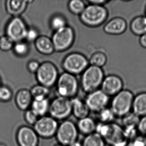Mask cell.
<instances>
[{
	"label": "cell",
	"mask_w": 146,
	"mask_h": 146,
	"mask_svg": "<svg viewBox=\"0 0 146 146\" xmlns=\"http://www.w3.org/2000/svg\"><path fill=\"white\" fill-rule=\"evenodd\" d=\"M51 29L54 31L59 30L67 26L66 19L63 15L56 14L51 18L50 21Z\"/></svg>",
	"instance_id": "cell-27"
},
{
	"label": "cell",
	"mask_w": 146,
	"mask_h": 146,
	"mask_svg": "<svg viewBox=\"0 0 146 146\" xmlns=\"http://www.w3.org/2000/svg\"><path fill=\"white\" fill-rule=\"evenodd\" d=\"M17 140L19 146H39V137L33 128L24 125L18 130Z\"/></svg>",
	"instance_id": "cell-14"
},
{
	"label": "cell",
	"mask_w": 146,
	"mask_h": 146,
	"mask_svg": "<svg viewBox=\"0 0 146 146\" xmlns=\"http://www.w3.org/2000/svg\"><path fill=\"white\" fill-rule=\"evenodd\" d=\"M13 50L17 56L24 57L29 54L30 51L29 46L25 40L15 42Z\"/></svg>",
	"instance_id": "cell-29"
},
{
	"label": "cell",
	"mask_w": 146,
	"mask_h": 146,
	"mask_svg": "<svg viewBox=\"0 0 146 146\" xmlns=\"http://www.w3.org/2000/svg\"><path fill=\"white\" fill-rule=\"evenodd\" d=\"M107 57L104 53L97 52L91 55L89 62L90 65L102 68L106 64Z\"/></svg>",
	"instance_id": "cell-28"
},
{
	"label": "cell",
	"mask_w": 146,
	"mask_h": 146,
	"mask_svg": "<svg viewBox=\"0 0 146 146\" xmlns=\"http://www.w3.org/2000/svg\"><path fill=\"white\" fill-rule=\"evenodd\" d=\"M145 17H146V9H145Z\"/></svg>",
	"instance_id": "cell-45"
},
{
	"label": "cell",
	"mask_w": 146,
	"mask_h": 146,
	"mask_svg": "<svg viewBox=\"0 0 146 146\" xmlns=\"http://www.w3.org/2000/svg\"><path fill=\"white\" fill-rule=\"evenodd\" d=\"M30 2L23 0H8L5 4L7 11L13 17H19L25 11Z\"/></svg>",
	"instance_id": "cell-19"
},
{
	"label": "cell",
	"mask_w": 146,
	"mask_h": 146,
	"mask_svg": "<svg viewBox=\"0 0 146 146\" xmlns=\"http://www.w3.org/2000/svg\"><path fill=\"white\" fill-rule=\"evenodd\" d=\"M137 129L141 135L146 136V115L140 118Z\"/></svg>",
	"instance_id": "cell-39"
},
{
	"label": "cell",
	"mask_w": 146,
	"mask_h": 146,
	"mask_svg": "<svg viewBox=\"0 0 146 146\" xmlns=\"http://www.w3.org/2000/svg\"><path fill=\"white\" fill-rule=\"evenodd\" d=\"M131 31L134 35L141 36L146 33V17L138 16L135 17L130 23Z\"/></svg>",
	"instance_id": "cell-25"
},
{
	"label": "cell",
	"mask_w": 146,
	"mask_h": 146,
	"mask_svg": "<svg viewBox=\"0 0 146 146\" xmlns=\"http://www.w3.org/2000/svg\"><path fill=\"white\" fill-rule=\"evenodd\" d=\"M126 21L121 17H115L109 20L104 27V31L106 34L110 35H121L127 29Z\"/></svg>",
	"instance_id": "cell-17"
},
{
	"label": "cell",
	"mask_w": 146,
	"mask_h": 146,
	"mask_svg": "<svg viewBox=\"0 0 146 146\" xmlns=\"http://www.w3.org/2000/svg\"><path fill=\"white\" fill-rule=\"evenodd\" d=\"M26 24L20 17H13L6 27V35L13 42L25 40L28 30Z\"/></svg>",
	"instance_id": "cell-12"
},
{
	"label": "cell",
	"mask_w": 146,
	"mask_h": 146,
	"mask_svg": "<svg viewBox=\"0 0 146 146\" xmlns=\"http://www.w3.org/2000/svg\"><path fill=\"white\" fill-rule=\"evenodd\" d=\"M36 49L41 54H52L55 51L52 39L46 36H40L35 42Z\"/></svg>",
	"instance_id": "cell-20"
},
{
	"label": "cell",
	"mask_w": 146,
	"mask_h": 146,
	"mask_svg": "<svg viewBox=\"0 0 146 146\" xmlns=\"http://www.w3.org/2000/svg\"><path fill=\"white\" fill-rule=\"evenodd\" d=\"M69 146H82V143H81L77 141L73 143H72Z\"/></svg>",
	"instance_id": "cell-42"
},
{
	"label": "cell",
	"mask_w": 146,
	"mask_h": 146,
	"mask_svg": "<svg viewBox=\"0 0 146 146\" xmlns=\"http://www.w3.org/2000/svg\"><path fill=\"white\" fill-rule=\"evenodd\" d=\"M76 125L78 132L86 136L96 132V123L94 120L89 116L78 119Z\"/></svg>",
	"instance_id": "cell-24"
},
{
	"label": "cell",
	"mask_w": 146,
	"mask_h": 146,
	"mask_svg": "<svg viewBox=\"0 0 146 146\" xmlns=\"http://www.w3.org/2000/svg\"><path fill=\"white\" fill-rule=\"evenodd\" d=\"M33 100L30 90L22 89L18 91L15 97V102L19 109L26 111L30 109Z\"/></svg>",
	"instance_id": "cell-18"
},
{
	"label": "cell",
	"mask_w": 146,
	"mask_h": 146,
	"mask_svg": "<svg viewBox=\"0 0 146 146\" xmlns=\"http://www.w3.org/2000/svg\"><path fill=\"white\" fill-rule=\"evenodd\" d=\"M89 4H93V5H103L104 4L108 2V1L104 0H99V1H88Z\"/></svg>",
	"instance_id": "cell-40"
},
{
	"label": "cell",
	"mask_w": 146,
	"mask_h": 146,
	"mask_svg": "<svg viewBox=\"0 0 146 146\" xmlns=\"http://www.w3.org/2000/svg\"><path fill=\"white\" fill-rule=\"evenodd\" d=\"M108 16V11L104 6L88 4L80 15V19L84 25L96 28L103 24Z\"/></svg>",
	"instance_id": "cell-2"
},
{
	"label": "cell",
	"mask_w": 146,
	"mask_h": 146,
	"mask_svg": "<svg viewBox=\"0 0 146 146\" xmlns=\"http://www.w3.org/2000/svg\"><path fill=\"white\" fill-rule=\"evenodd\" d=\"M54 50L57 52H63L68 50L74 43L75 33L70 26L54 31L52 38Z\"/></svg>",
	"instance_id": "cell-10"
},
{
	"label": "cell",
	"mask_w": 146,
	"mask_h": 146,
	"mask_svg": "<svg viewBox=\"0 0 146 146\" xmlns=\"http://www.w3.org/2000/svg\"><path fill=\"white\" fill-rule=\"evenodd\" d=\"M140 118L133 112H130L123 117L122 126L131 140L136 136Z\"/></svg>",
	"instance_id": "cell-16"
},
{
	"label": "cell",
	"mask_w": 146,
	"mask_h": 146,
	"mask_svg": "<svg viewBox=\"0 0 146 146\" xmlns=\"http://www.w3.org/2000/svg\"><path fill=\"white\" fill-rule=\"evenodd\" d=\"M96 132L111 146H127L131 141L123 126L112 122L96 124Z\"/></svg>",
	"instance_id": "cell-1"
},
{
	"label": "cell",
	"mask_w": 146,
	"mask_h": 146,
	"mask_svg": "<svg viewBox=\"0 0 146 146\" xmlns=\"http://www.w3.org/2000/svg\"><path fill=\"white\" fill-rule=\"evenodd\" d=\"M55 146H63V145H61V144H59V143H58V144H57V145H56Z\"/></svg>",
	"instance_id": "cell-44"
},
{
	"label": "cell",
	"mask_w": 146,
	"mask_h": 146,
	"mask_svg": "<svg viewBox=\"0 0 146 146\" xmlns=\"http://www.w3.org/2000/svg\"><path fill=\"white\" fill-rule=\"evenodd\" d=\"M129 146H146V136L141 135L132 138L129 144Z\"/></svg>",
	"instance_id": "cell-37"
},
{
	"label": "cell",
	"mask_w": 146,
	"mask_h": 146,
	"mask_svg": "<svg viewBox=\"0 0 146 146\" xmlns=\"http://www.w3.org/2000/svg\"><path fill=\"white\" fill-rule=\"evenodd\" d=\"M48 113L58 120H66L72 113L71 99L58 96L50 102Z\"/></svg>",
	"instance_id": "cell-8"
},
{
	"label": "cell",
	"mask_w": 146,
	"mask_h": 146,
	"mask_svg": "<svg viewBox=\"0 0 146 146\" xmlns=\"http://www.w3.org/2000/svg\"><path fill=\"white\" fill-rule=\"evenodd\" d=\"M106 144L102 137L96 132L86 136L82 143V146H106Z\"/></svg>",
	"instance_id": "cell-26"
},
{
	"label": "cell",
	"mask_w": 146,
	"mask_h": 146,
	"mask_svg": "<svg viewBox=\"0 0 146 146\" xmlns=\"http://www.w3.org/2000/svg\"><path fill=\"white\" fill-rule=\"evenodd\" d=\"M78 133L76 124L72 121L66 119L59 124L55 136L58 143L69 146L77 141Z\"/></svg>",
	"instance_id": "cell-6"
},
{
	"label": "cell",
	"mask_w": 146,
	"mask_h": 146,
	"mask_svg": "<svg viewBox=\"0 0 146 146\" xmlns=\"http://www.w3.org/2000/svg\"><path fill=\"white\" fill-rule=\"evenodd\" d=\"M104 78L102 68L89 66L82 74L80 81L82 88L88 94L97 90L101 86Z\"/></svg>",
	"instance_id": "cell-3"
},
{
	"label": "cell",
	"mask_w": 146,
	"mask_h": 146,
	"mask_svg": "<svg viewBox=\"0 0 146 146\" xmlns=\"http://www.w3.org/2000/svg\"><path fill=\"white\" fill-rule=\"evenodd\" d=\"M13 92L11 90L6 86L0 87V102L6 103L11 100Z\"/></svg>",
	"instance_id": "cell-33"
},
{
	"label": "cell",
	"mask_w": 146,
	"mask_h": 146,
	"mask_svg": "<svg viewBox=\"0 0 146 146\" xmlns=\"http://www.w3.org/2000/svg\"><path fill=\"white\" fill-rule=\"evenodd\" d=\"M115 117L111 108L107 107L99 111L98 113L99 119L101 123H111Z\"/></svg>",
	"instance_id": "cell-32"
},
{
	"label": "cell",
	"mask_w": 146,
	"mask_h": 146,
	"mask_svg": "<svg viewBox=\"0 0 146 146\" xmlns=\"http://www.w3.org/2000/svg\"><path fill=\"white\" fill-rule=\"evenodd\" d=\"M132 112L140 117L146 115V92H142L134 96Z\"/></svg>",
	"instance_id": "cell-22"
},
{
	"label": "cell",
	"mask_w": 146,
	"mask_h": 146,
	"mask_svg": "<svg viewBox=\"0 0 146 146\" xmlns=\"http://www.w3.org/2000/svg\"><path fill=\"white\" fill-rule=\"evenodd\" d=\"M84 1L82 0H72L68 4V9L74 15L80 16L86 7Z\"/></svg>",
	"instance_id": "cell-31"
},
{
	"label": "cell",
	"mask_w": 146,
	"mask_h": 146,
	"mask_svg": "<svg viewBox=\"0 0 146 146\" xmlns=\"http://www.w3.org/2000/svg\"><path fill=\"white\" fill-rule=\"evenodd\" d=\"M109 100L108 96L98 89L88 94L84 102L90 111L99 112L106 108Z\"/></svg>",
	"instance_id": "cell-13"
},
{
	"label": "cell",
	"mask_w": 146,
	"mask_h": 146,
	"mask_svg": "<svg viewBox=\"0 0 146 146\" xmlns=\"http://www.w3.org/2000/svg\"><path fill=\"white\" fill-rule=\"evenodd\" d=\"M14 42L6 35L0 38V49L7 52L13 49Z\"/></svg>",
	"instance_id": "cell-34"
},
{
	"label": "cell",
	"mask_w": 146,
	"mask_h": 146,
	"mask_svg": "<svg viewBox=\"0 0 146 146\" xmlns=\"http://www.w3.org/2000/svg\"><path fill=\"white\" fill-rule=\"evenodd\" d=\"M50 103L48 98L33 99L31 109L38 117H43L48 113Z\"/></svg>",
	"instance_id": "cell-23"
},
{
	"label": "cell",
	"mask_w": 146,
	"mask_h": 146,
	"mask_svg": "<svg viewBox=\"0 0 146 146\" xmlns=\"http://www.w3.org/2000/svg\"><path fill=\"white\" fill-rule=\"evenodd\" d=\"M33 99L47 98L50 94V89L41 84L35 85L30 90Z\"/></svg>",
	"instance_id": "cell-30"
},
{
	"label": "cell",
	"mask_w": 146,
	"mask_h": 146,
	"mask_svg": "<svg viewBox=\"0 0 146 146\" xmlns=\"http://www.w3.org/2000/svg\"><path fill=\"white\" fill-rule=\"evenodd\" d=\"M39 36L40 35L38 31L36 28L31 27L28 28L25 40L28 42H35Z\"/></svg>",
	"instance_id": "cell-36"
},
{
	"label": "cell",
	"mask_w": 146,
	"mask_h": 146,
	"mask_svg": "<svg viewBox=\"0 0 146 146\" xmlns=\"http://www.w3.org/2000/svg\"><path fill=\"white\" fill-rule=\"evenodd\" d=\"M1 86V80H0V87Z\"/></svg>",
	"instance_id": "cell-46"
},
{
	"label": "cell",
	"mask_w": 146,
	"mask_h": 146,
	"mask_svg": "<svg viewBox=\"0 0 146 146\" xmlns=\"http://www.w3.org/2000/svg\"><path fill=\"white\" fill-rule=\"evenodd\" d=\"M89 65V62L87 58L78 52L69 54L62 62V66L65 72L75 76L82 74Z\"/></svg>",
	"instance_id": "cell-7"
},
{
	"label": "cell",
	"mask_w": 146,
	"mask_h": 146,
	"mask_svg": "<svg viewBox=\"0 0 146 146\" xmlns=\"http://www.w3.org/2000/svg\"><path fill=\"white\" fill-rule=\"evenodd\" d=\"M0 146H7L4 142H0Z\"/></svg>",
	"instance_id": "cell-43"
},
{
	"label": "cell",
	"mask_w": 146,
	"mask_h": 146,
	"mask_svg": "<svg viewBox=\"0 0 146 146\" xmlns=\"http://www.w3.org/2000/svg\"><path fill=\"white\" fill-rule=\"evenodd\" d=\"M123 80L118 76L110 75L105 77L101 90L109 97L116 95L123 90Z\"/></svg>",
	"instance_id": "cell-15"
},
{
	"label": "cell",
	"mask_w": 146,
	"mask_h": 146,
	"mask_svg": "<svg viewBox=\"0 0 146 146\" xmlns=\"http://www.w3.org/2000/svg\"><path fill=\"white\" fill-rule=\"evenodd\" d=\"M58 120L50 116L40 117L33 129L39 137L45 139H48L55 136L58 127Z\"/></svg>",
	"instance_id": "cell-11"
},
{
	"label": "cell",
	"mask_w": 146,
	"mask_h": 146,
	"mask_svg": "<svg viewBox=\"0 0 146 146\" xmlns=\"http://www.w3.org/2000/svg\"><path fill=\"white\" fill-rule=\"evenodd\" d=\"M55 85L58 96L68 99L76 97L79 90V83L76 76L66 72L59 75Z\"/></svg>",
	"instance_id": "cell-4"
},
{
	"label": "cell",
	"mask_w": 146,
	"mask_h": 146,
	"mask_svg": "<svg viewBox=\"0 0 146 146\" xmlns=\"http://www.w3.org/2000/svg\"><path fill=\"white\" fill-rule=\"evenodd\" d=\"M134 98L133 93L127 90H123L114 96L110 108L115 116L123 117L129 113Z\"/></svg>",
	"instance_id": "cell-5"
},
{
	"label": "cell",
	"mask_w": 146,
	"mask_h": 146,
	"mask_svg": "<svg viewBox=\"0 0 146 146\" xmlns=\"http://www.w3.org/2000/svg\"><path fill=\"white\" fill-rule=\"evenodd\" d=\"M40 65V64L36 60H31L28 63L27 68L30 72L36 73L39 69Z\"/></svg>",
	"instance_id": "cell-38"
},
{
	"label": "cell",
	"mask_w": 146,
	"mask_h": 146,
	"mask_svg": "<svg viewBox=\"0 0 146 146\" xmlns=\"http://www.w3.org/2000/svg\"><path fill=\"white\" fill-rule=\"evenodd\" d=\"M35 74L39 84L48 88L55 85L59 76L57 67L49 61H46L40 64Z\"/></svg>",
	"instance_id": "cell-9"
},
{
	"label": "cell",
	"mask_w": 146,
	"mask_h": 146,
	"mask_svg": "<svg viewBox=\"0 0 146 146\" xmlns=\"http://www.w3.org/2000/svg\"><path fill=\"white\" fill-rule=\"evenodd\" d=\"M72 106V113L78 119L88 117L90 110L85 102L75 97L71 99Z\"/></svg>",
	"instance_id": "cell-21"
},
{
	"label": "cell",
	"mask_w": 146,
	"mask_h": 146,
	"mask_svg": "<svg viewBox=\"0 0 146 146\" xmlns=\"http://www.w3.org/2000/svg\"><path fill=\"white\" fill-rule=\"evenodd\" d=\"M139 42L143 47L146 48V33L140 36Z\"/></svg>",
	"instance_id": "cell-41"
},
{
	"label": "cell",
	"mask_w": 146,
	"mask_h": 146,
	"mask_svg": "<svg viewBox=\"0 0 146 146\" xmlns=\"http://www.w3.org/2000/svg\"><path fill=\"white\" fill-rule=\"evenodd\" d=\"M25 119L27 123L31 125H33L36 123L40 117L35 113L31 109L25 111L24 114Z\"/></svg>",
	"instance_id": "cell-35"
}]
</instances>
